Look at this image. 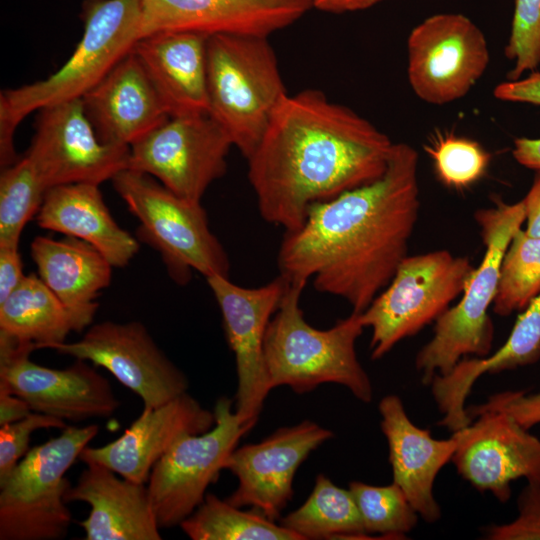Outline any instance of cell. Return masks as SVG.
Listing matches in <instances>:
<instances>
[{"label":"cell","instance_id":"cell-1","mask_svg":"<svg viewBox=\"0 0 540 540\" xmlns=\"http://www.w3.org/2000/svg\"><path fill=\"white\" fill-rule=\"evenodd\" d=\"M418 152L394 143L378 179L310 207L302 225L285 232L280 275L312 279L315 290L363 312L407 256L419 208Z\"/></svg>","mask_w":540,"mask_h":540},{"label":"cell","instance_id":"cell-2","mask_svg":"<svg viewBox=\"0 0 540 540\" xmlns=\"http://www.w3.org/2000/svg\"><path fill=\"white\" fill-rule=\"evenodd\" d=\"M393 144L321 91L287 94L247 159L261 217L285 232L299 228L312 205L381 177Z\"/></svg>","mask_w":540,"mask_h":540},{"label":"cell","instance_id":"cell-3","mask_svg":"<svg viewBox=\"0 0 540 540\" xmlns=\"http://www.w3.org/2000/svg\"><path fill=\"white\" fill-rule=\"evenodd\" d=\"M307 284L288 280L278 309L272 316L264 339V360L271 389L289 386L303 394L323 383L348 388L363 401L372 399L370 379L358 361L355 343L362 334L359 313L320 330L307 323L300 298Z\"/></svg>","mask_w":540,"mask_h":540},{"label":"cell","instance_id":"cell-4","mask_svg":"<svg viewBox=\"0 0 540 540\" xmlns=\"http://www.w3.org/2000/svg\"><path fill=\"white\" fill-rule=\"evenodd\" d=\"M209 114L248 159L288 94L268 37L216 34L207 39Z\"/></svg>","mask_w":540,"mask_h":540},{"label":"cell","instance_id":"cell-5","mask_svg":"<svg viewBox=\"0 0 540 540\" xmlns=\"http://www.w3.org/2000/svg\"><path fill=\"white\" fill-rule=\"evenodd\" d=\"M494 203V207L480 209L474 215L486 248L480 266L475 268L459 303L435 321L432 339L415 358L425 385L436 374H447L462 357H484L492 348L494 327L488 309L496 295L502 259L525 222L522 200L513 204L501 200Z\"/></svg>","mask_w":540,"mask_h":540},{"label":"cell","instance_id":"cell-6","mask_svg":"<svg viewBox=\"0 0 540 540\" xmlns=\"http://www.w3.org/2000/svg\"><path fill=\"white\" fill-rule=\"evenodd\" d=\"M81 18L83 35L55 73L0 93L1 124L15 130L33 111L81 98L141 37V0H84Z\"/></svg>","mask_w":540,"mask_h":540},{"label":"cell","instance_id":"cell-7","mask_svg":"<svg viewBox=\"0 0 540 540\" xmlns=\"http://www.w3.org/2000/svg\"><path fill=\"white\" fill-rule=\"evenodd\" d=\"M111 181L140 222L139 239L160 253L174 281L186 284L193 271L205 278L229 277L228 255L212 233L200 202L184 199L152 176L130 168Z\"/></svg>","mask_w":540,"mask_h":540},{"label":"cell","instance_id":"cell-8","mask_svg":"<svg viewBox=\"0 0 540 540\" xmlns=\"http://www.w3.org/2000/svg\"><path fill=\"white\" fill-rule=\"evenodd\" d=\"M97 425L66 426L62 433L31 448L0 482L1 540H59L72 520L65 473L98 434Z\"/></svg>","mask_w":540,"mask_h":540},{"label":"cell","instance_id":"cell-9","mask_svg":"<svg viewBox=\"0 0 540 540\" xmlns=\"http://www.w3.org/2000/svg\"><path fill=\"white\" fill-rule=\"evenodd\" d=\"M475 267L448 250L406 256L390 283L361 313L372 330L371 358L387 354L401 340L436 321L463 294Z\"/></svg>","mask_w":540,"mask_h":540},{"label":"cell","instance_id":"cell-10","mask_svg":"<svg viewBox=\"0 0 540 540\" xmlns=\"http://www.w3.org/2000/svg\"><path fill=\"white\" fill-rule=\"evenodd\" d=\"M232 404L226 397L219 398L214 426L183 436L153 466L147 489L160 528L180 525L198 508L228 456L254 426L243 421Z\"/></svg>","mask_w":540,"mask_h":540},{"label":"cell","instance_id":"cell-11","mask_svg":"<svg viewBox=\"0 0 540 540\" xmlns=\"http://www.w3.org/2000/svg\"><path fill=\"white\" fill-rule=\"evenodd\" d=\"M233 146L209 114L171 116L130 147L129 168L157 179L176 195L200 202L227 170Z\"/></svg>","mask_w":540,"mask_h":540},{"label":"cell","instance_id":"cell-12","mask_svg":"<svg viewBox=\"0 0 540 540\" xmlns=\"http://www.w3.org/2000/svg\"><path fill=\"white\" fill-rule=\"evenodd\" d=\"M490 52L482 30L466 15L433 14L407 39V75L415 95L433 105L464 97L487 70Z\"/></svg>","mask_w":540,"mask_h":540},{"label":"cell","instance_id":"cell-13","mask_svg":"<svg viewBox=\"0 0 540 540\" xmlns=\"http://www.w3.org/2000/svg\"><path fill=\"white\" fill-rule=\"evenodd\" d=\"M38 111L35 134L25 156L47 190L75 183L100 185L129 168L130 147L103 143L81 98Z\"/></svg>","mask_w":540,"mask_h":540},{"label":"cell","instance_id":"cell-14","mask_svg":"<svg viewBox=\"0 0 540 540\" xmlns=\"http://www.w3.org/2000/svg\"><path fill=\"white\" fill-rule=\"evenodd\" d=\"M32 345L0 336V390L25 400L32 411L81 422L108 418L120 403L110 382L87 361L54 369L32 362Z\"/></svg>","mask_w":540,"mask_h":540},{"label":"cell","instance_id":"cell-15","mask_svg":"<svg viewBox=\"0 0 540 540\" xmlns=\"http://www.w3.org/2000/svg\"><path fill=\"white\" fill-rule=\"evenodd\" d=\"M51 349L105 368L141 398L144 408L163 405L189 387L184 373L137 321H103L90 326L81 339Z\"/></svg>","mask_w":540,"mask_h":540},{"label":"cell","instance_id":"cell-16","mask_svg":"<svg viewBox=\"0 0 540 540\" xmlns=\"http://www.w3.org/2000/svg\"><path fill=\"white\" fill-rule=\"evenodd\" d=\"M205 279L219 306L226 338L235 356V412L243 421L255 424L271 390L264 360L265 334L287 279L279 274L269 283L254 288L237 285L228 276Z\"/></svg>","mask_w":540,"mask_h":540},{"label":"cell","instance_id":"cell-17","mask_svg":"<svg viewBox=\"0 0 540 540\" xmlns=\"http://www.w3.org/2000/svg\"><path fill=\"white\" fill-rule=\"evenodd\" d=\"M332 431L305 420L283 427L265 440L235 448L225 461L238 479L235 491L225 500L236 506H251L275 521L293 496L298 467Z\"/></svg>","mask_w":540,"mask_h":540},{"label":"cell","instance_id":"cell-18","mask_svg":"<svg viewBox=\"0 0 540 540\" xmlns=\"http://www.w3.org/2000/svg\"><path fill=\"white\" fill-rule=\"evenodd\" d=\"M474 417L454 432L459 444L451 461L461 477L502 503L510 498L513 481L540 484V439L505 412L483 411Z\"/></svg>","mask_w":540,"mask_h":540},{"label":"cell","instance_id":"cell-19","mask_svg":"<svg viewBox=\"0 0 540 540\" xmlns=\"http://www.w3.org/2000/svg\"><path fill=\"white\" fill-rule=\"evenodd\" d=\"M311 8L310 0H141L140 38L167 31L269 37Z\"/></svg>","mask_w":540,"mask_h":540},{"label":"cell","instance_id":"cell-20","mask_svg":"<svg viewBox=\"0 0 540 540\" xmlns=\"http://www.w3.org/2000/svg\"><path fill=\"white\" fill-rule=\"evenodd\" d=\"M215 424L214 412L187 392L155 408H144L140 416L114 441L86 446L79 459L98 463L120 477L146 483L156 462L183 436L200 434Z\"/></svg>","mask_w":540,"mask_h":540},{"label":"cell","instance_id":"cell-21","mask_svg":"<svg viewBox=\"0 0 540 540\" xmlns=\"http://www.w3.org/2000/svg\"><path fill=\"white\" fill-rule=\"evenodd\" d=\"M81 100L98 138L116 146L131 147L170 117L132 51Z\"/></svg>","mask_w":540,"mask_h":540},{"label":"cell","instance_id":"cell-22","mask_svg":"<svg viewBox=\"0 0 540 540\" xmlns=\"http://www.w3.org/2000/svg\"><path fill=\"white\" fill-rule=\"evenodd\" d=\"M379 412L381 429L388 442L393 482L426 522H436L441 517V509L434 498L433 485L458 447L457 433L449 439L433 438L429 430L417 427L409 419L396 395L382 398Z\"/></svg>","mask_w":540,"mask_h":540},{"label":"cell","instance_id":"cell-23","mask_svg":"<svg viewBox=\"0 0 540 540\" xmlns=\"http://www.w3.org/2000/svg\"><path fill=\"white\" fill-rule=\"evenodd\" d=\"M86 465L65 495L67 503L90 506L88 517L79 522L85 540L162 539L145 483L119 478L98 463Z\"/></svg>","mask_w":540,"mask_h":540},{"label":"cell","instance_id":"cell-24","mask_svg":"<svg viewBox=\"0 0 540 540\" xmlns=\"http://www.w3.org/2000/svg\"><path fill=\"white\" fill-rule=\"evenodd\" d=\"M207 39L167 31L144 36L133 47L170 117L209 113Z\"/></svg>","mask_w":540,"mask_h":540},{"label":"cell","instance_id":"cell-25","mask_svg":"<svg viewBox=\"0 0 540 540\" xmlns=\"http://www.w3.org/2000/svg\"><path fill=\"white\" fill-rule=\"evenodd\" d=\"M36 221L44 229L91 244L113 267L126 266L139 250L138 241L113 219L96 184L75 183L49 188Z\"/></svg>","mask_w":540,"mask_h":540},{"label":"cell","instance_id":"cell-26","mask_svg":"<svg viewBox=\"0 0 540 540\" xmlns=\"http://www.w3.org/2000/svg\"><path fill=\"white\" fill-rule=\"evenodd\" d=\"M39 278L67 307L96 314L99 293L109 286L112 265L91 244L68 236H37L30 246Z\"/></svg>","mask_w":540,"mask_h":540},{"label":"cell","instance_id":"cell-27","mask_svg":"<svg viewBox=\"0 0 540 540\" xmlns=\"http://www.w3.org/2000/svg\"><path fill=\"white\" fill-rule=\"evenodd\" d=\"M95 314L67 307L39 276H25L0 303V335L37 349L65 342L91 324Z\"/></svg>","mask_w":540,"mask_h":540},{"label":"cell","instance_id":"cell-28","mask_svg":"<svg viewBox=\"0 0 540 540\" xmlns=\"http://www.w3.org/2000/svg\"><path fill=\"white\" fill-rule=\"evenodd\" d=\"M280 524L302 540L366 536L350 490L336 486L323 474L317 476L313 491L303 505L285 516Z\"/></svg>","mask_w":540,"mask_h":540},{"label":"cell","instance_id":"cell-29","mask_svg":"<svg viewBox=\"0 0 540 540\" xmlns=\"http://www.w3.org/2000/svg\"><path fill=\"white\" fill-rule=\"evenodd\" d=\"M179 526L192 540H302L259 511H242L210 493Z\"/></svg>","mask_w":540,"mask_h":540},{"label":"cell","instance_id":"cell-30","mask_svg":"<svg viewBox=\"0 0 540 540\" xmlns=\"http://www.w3.org/2000/svg\"><path fill=\"white\" fill-rule=\"evenodd\" d=\"M540 293V238L520 229L502 259L493 311L508 316L524 310Z\"/></svg>","mask_w":540,"mask_h":540},{"label":"cell","instance_id":"cell-31","mask_svg":"<svg viewBox=\"0 0 540 540\" xmlns=\"http://www.w3.org/2000/svg\"><path fill=\"white\" fill-rule=\"evenodd\" d=\"M46 191L26 156L1 170L0 245L19 246L21 233L38 213Z\"/></svg>","mask_w":540,"mask_h":540},{"label":"cell","instance_id":"cell-32","mask_svg":"<svg viewBox=\"0 0 540 540\" xmlns=\"http://www.w3.org/2000/svg\"><path fill=\"white\" fill-rule=\"evenodd\" d=\"M349 490L358 507L366 534L380 533L400 539L417 524V511L396 483L373 486L352 481Z\"/></svg>","mask_w":540,"mask_h":540},{"label":"cell","instance_id":"cell-33","mask_svg":"<svg viewBox=\"0 0 540 540\" xmlns=\"http://www.w3.org/2000/svg\"><path fill=\"white\" fill-rule=\"evenodd\" d=\"M437 178L446 187L464 190L487 173L491 155L477 141L447 131L434 133L424 145Z\"/></svg>","mask_w":540,"mask_h":540},{"label":"cell","instance_id":"cell-34","mask_svg":"<svg viewBox=\"0 0 540 540\" xmlns=\"http://www.w3.org/2000/svg\"><path fill=\"white\" fill-rule=\"evenodd\" d=\"M505 55L514 63L509 80H517L540 65V0H515Z\"/></svg>","mask_w":540,"mask_h":540},{"label":"cell","instance_id":"cell-35","mask_svg":"<svg viewBox=\"0 0 540 540\" xmlns=\"http://www.w3.org/2000/svg\"><path fill=\"white\" fill-rule=\"evenodd\" d=\"M64 420L46 414L32 412L26 417L0 426V482L27 454L34 431L43 428L66 427Z\"/></svg>","mask_w":540,"mask_h":540},{"label":"cell","instance_id":"cell-36","mask_svg":"<svg viewBox=\"0 0 540 540\" xmlns=\"http://www.w3.org/2000/svg\"><path fill=\"white\" fill-rule=\"evenodd\" d=\"M518 516L507 524L485 529L491 540H540V484L528 483L517 500Z\"/></svg>","mask_w":540,"mask_h":540},{"label":"cell","instance_id":"cell-37","mask_svg":"<svg viewBox=\"0 0 540 540\" xmlns=\"http://www.w3.org/2000/svg\"><path fill=\"white\" fill-rule=\"evenodd\" d=\"M466 409L471 418L483 411L505 412L529 430L540 424V391L535 394H525L524 391L500 392L490 396L487 402Z\"/></svg>","mask_w":540,"mask_h":540},{"label":"cell","instance_id":"cell-38","mask_svg":"<svg viewBox=\"0 0 540 540\" xmlns=\"http://www.w3.org/2000/svg\"><path fill=\"white\" fill-rule=\"evenodd\" d=\"M495 98L506 102L527 103L540 107V72L498 84L493 91Z\"/></svg>","mask_w":540,"mask_h":540},{"label":"cell","instance_id":"cell-39","mask_svg":"<svg viewBox=\"0 0 540 540\" xmlns=\"http://www.w3.org/2000/svg\"><path fill=\"white\" fill-rule=\"evenodd\" d=\"M19 246L0 245V303L21 283L23 274Z\"/></svg>","mask_w":540,"mask_h":540},{"label":"cell","instance_id":"cell-40","mask_svg":"<svg viewBox=\"0 0 540 540\" xmlns=\"http://www.w3.org/2000/svg\"><path fill=\"white\" fill-rule=\"evenodd\" d=\"M522 202L527 224L524 231L529 236L540 238V172H537Z\"/></svg>","mask_w":540,"mask_h":540},{"label":"cell","instance_id":"cell-41","mask_svg":"<svg viewBox=\"0 0 540 540\" xmlns=\"http://www.w3.org/2000/svg\"><path fill=\"white\" fill-rule=\"evenodd\" d=\"M32 412L25 400L7 390H0V426L18 421Z\"/></svg>","mask_w":540,"mask_h":540},{"label":"cell","instance_id":"cell-42","mask_svg":"<svg viewBox=\"0 0 540 540\" xmlns=\"http://www.w3.org/2000/svg\"><path fill=\"white\" fill-rule=\"evenodd\" d=\"M512 155L522 166L540 172V138L516 139Z\"/></svg>","mask_w":540,"mask_h":540},{"label":"cell","instance_id":"cell-43","mask_svg":"<svg viewBox=\"0 0 540 540\" xmlns=\"http://www.w3.org/2000/svg\"><path fill=\"white\" fill-rule=\"evenodd\" d=\"M312 7L329 13H346L368 9L385 0H310Z\"/></svg>","mask_w":540,"mask_h":540}]
</instances>
